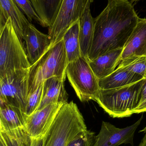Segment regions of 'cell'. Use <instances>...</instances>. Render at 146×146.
Instances as JSON below:
<instances>
[{"label":"cell","instance_id":"1","mask_svg":"<svg viewBox=\"0 0 146 146\" xmlns=\"http://www.w3.org/2000/svg\"><path fill=\"white\" fill-rule=\"evenodd\" d=\"M139 19L133 5L128 0H108L105 8L94 19L88 60L123 48Z\"/></svg>","mask_w":146,"mask_h":146},{"label":"cell","instance_id":"2","mask_svg":"<svg viewBox=\"0 0 146 146\" xmlns=\"http://www.w3.org/2000/svg\"><path fill=\"white\" fill-rule=\"evenodd\" d=\"M87 129L83 116L73 101L65 103L44 137L42 146H67Z\"/></svg>","mask_w":146,"mask_h":146},{"label":"cell","instance_id":"3","mask_svg":"<svg viewBox=\"0 0 146 146\" xmlns=\"http://www.w3.org/2000/svg\"><path fill=\"white\" fill-rule=\"evenodd\" d=\"M146 78L124 86L100 89L94 101L113 118L128 117L133 114L140 99Z\"/></svg>","mask_w":146,"mask_h":146},{"label":"cell","instance_id":"4","mask_svg":"<svg viewBox=\"0 0 146 146\" xmlns=\"http://www.w3.org/2000/svg\"><path fill=\"white\" fill-rule=\"evenodd\" d=\"M68 64L63 39L50 46L42 57L29 68L28 95L32 93L44 80L59 77L65 81Z\"/></svg>","mask_w":146,"mask_h":146},{"label":"cell","instance_id":"5","mask_svg":"<svg viewBox=\"0 0 146 146\" xmlns=\"http://www.w3.org/2000/svg\"><path fill=\"white\" fill-rule=\"evenodd\" d=\"M31 66L24 43L8 19L0 26V81L16 70L28 68Z\"/></svg>","mask_w":146,"mask_h":146},{"label":"cell","instance_id":"6","mask_svg":"<svg viewBox=\"0 0 146 146\" xmlns=\"http://www.w3.org/2000/svg\"><path fill=\"white\" fill-rule=\"evenodd\" d=\"M66 76L81 102L95 100L100 89L99 79L89 64L88 59L81 56L68 64Z\"/></svg>","mask_w":146,"mask_h":146},{"label":"cell","instance_id":"7","mask_svg":"<svg viewBox=\"0 0 146 146\" xmlns=\"http://www.w3.org/2000/svg\"><path fill=\"white\" fill-rule=\"evenodd\" d=\"M29 68L16 70L0 81V100L19 108L25 115Z\"/></svg>","mask_w":146,"mask_h":146},{"label":"cell","instance_id":"8","mask_svg":"<svg viewBox=\"0 0 146 146\" xmlns=\"http://www.w3.org/2000/svg\"><path fill=\"white\" fill-rule=\"evenodd\" d=\"M94 1L62 0L54 21L48 27L50 46L62 39L67 31L79 20L88 4Z\"/></svg>","mask_w":146,"mask_h":146},{"label":"cell","instance_id":"9","mask_svg":"<svg viewBox=\"0 0 146 146\" xmlns=\"http://www.w3.org/2000/svg\"><path fill=\"white\" fill-rule=\"evenodd\" d=\"M143 116L131 126L124 128L117 127L107 122H102L98 134L95 136L94 146H118L130 144L133 146L135 133L143 119Z\"/></svg>","mask_w":146,"mask_h":146},{"label":"cell","instance_id":"10","mask_svg":"<svg viewBox=\"0 0 146 146\" xmlns=\"http://www.w3.org/2000/svg\"><path fill=\"white\" fill-rule=\"evenodd\" d=\"M62 104H52L27 117L25 128L33 138L44 137L54 121Z\"/></svg>","mask_w":146,"mask_h":146},{"label":"cell","instance_id":"11","mask_svg":"<svg viewBox=\"0 0 146 146\" xmlns=\"http://www.w3.org/2000/svg\"><path fill=\"white\" fill-rule=\"evenodd\" d=\"M25 47L31 65L37 61L50 46L48 35L39 31L30 23L24 35Z\"/></svg>","mask_w":146,"mask_h":146},{"label":"cell","instance_id":"12","mask_svg":"<svg viewBox=\"0 0 146 146\" xmlns=\"http://www.w3.org/2000/svg\"><path fill=\"white\" fill-rule=\"evenodd\" d=\"M142 56H146V18H140L123 48L119 63Z\"/></svg>","mask_w":146,"mask_h":146},{"label":"cell","instance_id":"13","mask_svg":"<svg viewBox=\"0 0 146 146\" xmlns=\"http://www.w3.org/2000/svg\"><path fill=\"white\" fill-rule=\"evenodd\" d=\"M8 19L11 20L17 36L24 42L25 31L31 22L13 0H0V26Z\"/></svg>","mask_w":146,"mask_h":146},{"label":"cell","instance_id":"14","mask_svg":"<svg viewBox=\"0 0 146 146\" xmlns=\"http://www.w3.org/2000/svg\"><path fill=\"white\" fill-rule=\"evenodd\" d=\"M64 81L55 76L44 81L42 100L37 110H41L50 104H64L68 102V94L65 89Z\"/></svg>","mask_w":146,"mask_h":146},{"label":"cell","instance_id":"15","mask_svg":"<svg viewBox=\"0 0 146 146\" xmlns=\"http://www.w3.org/2000/svg\"><path fill=\"white\" fill-rule=\"evenodd\" d=\"M123 48L117 49L105 53L92 60H88L93 72L98 79L111 74L119 65Z\"/></svg>","mask_w":146,"mask_h":146},{"label":"cell","instance_id":"16","mask_svg":"<svg viewBox=\"0 0 146 146\" xmlns=\"http://www.w3.org/2000/svg\"><path fill=\"white\" fill-rule=\"evenodd\" d=\"M143 78L141 76L129 71L124 67L118 66L110 74L99 79V86L100 89H111L130 85Z\"/></svg>","mask_w":146,"mask_h":146},{"label":"cell","instance_id":"17","mask_svg":"<svg viewBox=\"0 0 146 146\" xmlns=\"http://www.w3.org/2000/svg\"><path fill=\"white\" fill-rule=\"evenodd\" d=\"M88 4L79 19V41L82 56L87 58L93 38L94 19L91 14L90 5Z\"/></svg>","mask_w":146,"mask_h":146},{"label":"cell","instance_id":"18","mask_svg":"<svg viewBox=\"0 0 146 146\" xmlns=\"http://www.w3.org/2000/svg\"><path fill=\"white\" fill-rule=\"evenodd\" d=\"M27 118L19 108L0 100V121L3 129L25 127Z\"/></svg>","mask_w":146,"mask_h":146},{"label":"cell","instance_id":"19","mask_svg":"<svg viewBox=\"0 0 146 146\" xmlns=\"http://www.w3.org/2000/svg\"><path fill=\"white\" fill-rule=\"evenodd\" d=\"M62 0H30L43 23L49 27L56 17Z\"/></svg>","mask_w":146,"mask_h":146},{"label":"cell","instance_id":"20","mask_svg":"<svg viewBox=\"0 0 146 146\" xmlns=\"http://www.w3.org/2000/svg\"><path fill=\"white\" fill-rule=\"evenodd\" d=\"M79 20L67 31L63 39L68 63L82 56L79 41Z\"/></svg>","mask_w":146,"mask_h":146},{"label":"cell","instance_id":"21","mask_svg":"<svg viewBox=\"0 0 146 146\" xmlns=\"http://www.w3.org/2000/svg\"><path fill=\"white\" fill-rule=\"evenodd\" d=\"M3 139L7 146H28L32 138L27 133L25 127L10 130H0Z\"/></svg>","mask_w":146,"mask_h":146},{"label":"cell","instance_id":"22","mask_svg":"<svg viewBox=\"0 0 146 146\" xmlns=\"http://www.w3.org/2000/svg\"><path fill=\"white\" fill-rule=\"evenodd\" d=\"M118 66L124 67L129 71L146 78V56L123 61Z\"/></svg>","mask_w":146,"mask_h":146},{"label":"cell","instance_id":"23","mask_svg":"<svg viewBox=\"0 0 146 146\" xmlns=\"http://www.w3.org/2000/svg\"><path fill=\"white\" fill-rule=\"evenodd\" d=\"M42 90L43 83L32 93L28 95L25 112L27 117L37 110L42 100Z\"/></svg>","mask_w":146,"mask_h":146},{"label":"cell","instance_id":"24","mask_svg":"<svg viewBox=\"0 0 146 146\" xmlns=\"http://www.w3.org/2000/svg\"><path fill=\"white\" fill-rule=\"evenodd\" d=\"M16 5L24 14L27 17L30 22L35 21L43 27V23L38 15L30 0H13Z\"/></svg>","mask_w":146,"mask_h":146},{"label":"cell","instance_id":"25","mask_svg":"<svg viewBox=\"0 0 146 146\" xmlns=\"http://www.w3.org/2000/svg\"><path fill=\"white\" fill-rule=\"evenodd\" d=\"M95 133L87 129L80 133L67 146H94Z\"/></svg>","mask_w":146,"mask_h":146},{"label":"cell","instance_id":"26","mask_svg":"<svg viewBox=\"0 0 146 146\" xmlns=\"http://www.w3.org/2000/svg\"><path fill=\"white\" fill-rule=\"evenodd\" d=\"M146 111V81L144 84L141 94L140 99L138 105L134 110V114H139Z\"/></svg>","mask_w":146,"mask_h":146},{"label":"cell","instance_id":"27","mask_svg":"<svg viewBox=\"0 0 146 146\" xmlns=\"http://www.w3.org/2000/svg\"><path fill=\"white\" fill-rule=\"evenodd\" d=\"M44 137L38 138H33L31 143L28 146H42Z\"/></svg>","mask_w":146,"mask_h":146},{"label":"cell","instance_id":"28","mask_svg":"<svg viewBox=\"0 0 146 146\" xmlns=\"http://www.w3.org/2000/svg\"><path fill=\"white\" fill-rule=\"evenodd\" d=\"M0 146H7L0 132Z\"/></svg>","mask_w":146,"mask_h":146},{"label":"cell","instance_id":"29","mask_svg":"<svg viewBox=\"0 0 146 146\" xmlns=\"http://www.w3.org/2000/svg\"><path fill=\"white\" fill-rule=\"evenodd\" d=\"M139 146H146V133L142 139Z\"/></svg>","mask_w":146,"mask_h":146},{"label":"cell","instance_id":"30","mask_svg":"<svg viewBox=\"0 0 146 146\" xmlns=\"http://www.w3.org/2000/svg\"><path fill=\"white\" fill-rule=\"evenodd\" d=\"M128 1L132 3L133 2L138 1H141V0H128Z\"/></svg>","mask_w":146,"mask_h":146}]
</instances>
